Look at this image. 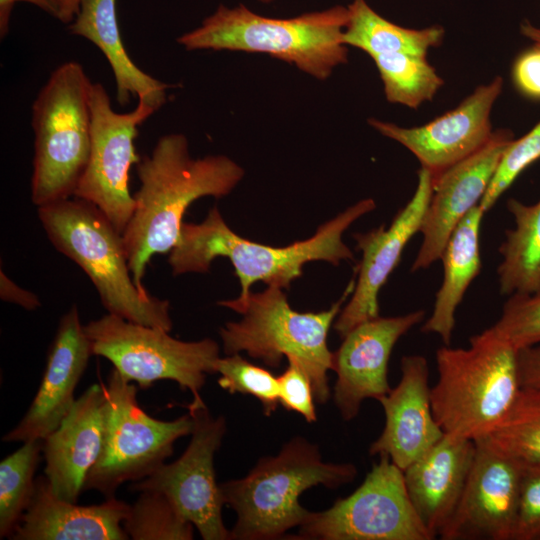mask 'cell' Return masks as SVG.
I'll return each instance as SVG.
<instances>
[{
    "label": "cell",
    "mask_w": 540,
    "mask_h": 540,
    "mask_svg": "<svg viewBox=\"0 0 540 540\" xmlns=\"http://www.w3.org/2000/svg\"><path fill=\"white\" fill-rule=\"evenodd\" d=\"M428 376L424 356H403L399 383L379 400L385 425L369 453L388 456L403 471L444 436L433 415Z\"/></svg>",
    "instance_id": "cell-20"
},
{
    "label": "cell",
    "mask_w": 540,
    "mask_h": 540,
    "mask_svg": "<svg viewBox=\"0 0 540 540\" xmlns=\"http://www.w3.org/2000/svg\"><path fill=\"white\" fill-rule=\"evenodd\" d=\"M356 279L348 283L342 296L327 310L301 313L293 310L283 289L268 286L243 299L219 301L242 318L227 322L219 329L223 351L232 355L245 351L271 368L279 367L283 357L293 359L311 381L315 401L330 398L327 373L332 368V354L327 337L342 306L354 291Z\"/></svg>",
    "instance_id": "cell-5"
},
{
    "label": "cell",
    "mask_w": 540,
    "mask_h": 540,
    "mask_svg": "<svg viewBox=\"0 0 540 540\" xmlns=\"http://www.w3.org/2000/svg\"><path fill=\"white\" fill-rule=\"evenodd\" d=\"M0 297L5 302L19 305L29 311L41 306L36 294L18 286L3 270L0 271Z\"/></svg>",
    "instance_id": "cell-39"
},
{
    "label": "cell",
    "mask_w": 540,
    "mask_h": 540,
    "mask_svg": "<svg viewBox=\"0 0 540 540\" xmlns=\"http://www.w3.org/2000/svg\"><path fill=\"white\" fill-rule=\"evenodd\" d=\"M375 208L373 199L360 200L320 225L313 236L278 247L236 234L218 208L213 207L201 223H183L180 238L169 252L168 263L172 274L177 276L206 273L214 259L228 258L240 282V299L246 298L251 285L258 281L288 289L303 275V266L308 262L326 261L338 265L342 260H353V252L343 242V234L358 218Z\"/></svg>",
    "instance_id": "cell-2"
},
{
    "label": "cell",
    "mask_w": 540,
    "mask_h": 540,
    "mask_svg": "<svg viewBox=\"0 0 540 540\" xmlns=\"http://www.w3.org/2000/svg\"><path fill=\"white\" fill-rule=\"evenodd\" d=\"M347 9L343 42L370 57L398 52L426 56L444 39L443 27L433 25L414 29L397 25L378 14L366 0H352Z\"/></svg>",
    "instance_id": "cell-26"
},
{
    "label": "cell",
    "mask_w": 540,
    "mask_h": 540,
    "mask_svg": "<svg viewBox=\"0 0 540 540\" xmlns=\"http://www.w3.org/2000/svg\"><path fill=\"white\" fill-rule=\"evenodd\" d=\"M92 88L83 66L66 61L33 102L31 200L37 208L74 195L89 158Z\"/></svg>",
    "instance_id": "cell-8"
},
{
    "label": "cell",
    "mask_w": 540,
    "mask_h": 540,
    "mask_svg": "<svg viewBox=\"0 0 540 540\" xmlns=\"http://www.w3.org/2000/svg\"><path fill=\"white\" fill-rule=\"evenodd\" d=\"M502 89L503 79L497 76L478 86L455 108L421 126L401 127L375 118L368 122L407 148L434 181L490 140L494 133L490 116Z\"/></svg>",
    "instance_id": "cell-14"
},
{
    "label": "cell",
    "mask_w": 540,
    "mask_h": 540,
    "mask_svg": "<svg viewBox=\"0 0 540 540\" xmlns=\"http://www.w3.org/2000/svg\"><path fill=\"white\" fill-rule=\"evenodd\" d=\"M37 213L49 241L88 276L109 314L172 330L169 301L136 286L122 234L96 206L73 196L38 207Z\"/></svg>",
    "instance_id": "cell-6"
},
{
    "label": "cell",
    "mask_w": 540,
    "mask_h": 540,
    "mask_svg": "<svg viewBox=\"0 0 540 540\" xmlns=\"http://www.w3.org/2000/svg\"><path fill=\"white\" fill-rule=\"evenodd\" d=\"M379 71L386 99L412 109L432 101L444 81L426 56L387 53L371 57Z\"/></svg>",
    "instance_id": "cell-29"
},
{
    "label": "cell",
    "mask_w": 540,
    "mask_h": 540,
    "mask_svg": "<svg viewBox=\"0 0 540 540\" xmlns=\"http://www.w3.org/2000/svg\"><path fill=\"white\" fill-rule=\"evenodd\" d=\"M485 211L476 205L459 222L443 252V281L431 316L421 331L433 333L450 345L455 328L456 310L466 290L481 270L480 227Z\"/></svg>",
    "instance_id": "cell-25"
},
{
    "label": "cell",
    "mask_w": 540,
    "mask_h": 540,
    "mask_svg": "<svg viewBox=\"0 0 540 540\" xmlns=\"http://www.w3.org/2000/svg\"><path fill=\"white\" fill-rule=\"evenodd\" d=\"M352 463L324 462L317 445L303 437L288 441L275 456L259 459L243 478L220 484L225 505L236 513L230 540H273L299 527L310 511L301 494L318 485L329 489L352 482Z\"/></svg>",
    "instance_id": "cell-3"
},
{
    "label": "cell",
    "mask_w": 540,
    "mask_h": 540,
    "mask_svg": "<svg viewBox=\"0 0 540 540\" xmlns=\"http://www.w3.org/2000/svg\"><path fill=\"white\" fill-rule=\"evenodd\" d=\"M538 1H539V4H540V0H538Z\"/></svg>",
    "instance_id": "cell-44"
},
{
    "label": "cell",
    "mask_w": 540,
    "mask_h": 540,
    "mask_svg": "<svg viewBox=\"0 0 540 540\" xmlns=\"http://www.w3.org/2000/svg\"><path fill=\"white\" fill-rule=\"evenodd\" d=\"M68 29L71 34L92 42L104 54L114 75L119 105H127L131 97H137L156 111L165 104L170 85L145 73L125 49L116 0H83Z\"/></svg>",
    "instance_id": "cell-24"
},
{
    "label": "cell",
    "mask_w": 540,
    "mask_h": 540,
    "mask_svg": "<svg viewBox=\"0 0 540 540\" xmlns=\"http://www.w3.org/2000/svg\"><path fill=\"white\" fill-rule=\"evenodd\" d=\"M130 505L116 497L78 505L55 495L45 475L36 479L32 501L12 540H127L123 528Z\"/></svg>",
    "instance_id": "cell-23"
},
{
    "label": "cell",
    "mask_w": 540,
    "mask_h": 540,
    "mask_svg": "<svg viewBox=\"0 0 540 540\" xmlns=\"http://www.w3.org/2000/svg\"><path fill=\"white\" fill-rule=\"evenodd\" d=\"M517 355L490 328L472 336L468 348L437 350L430 399L444 434L475 441L505 415L521 388Z\"/></svg>",
    "instance_id": "cell-7"
},
{
    "label": "cell",
    "mask_w": 540,
    "mask_h": 540,
    "mask_svg": "<svg viewBox=\"0 0 540 540\" xmlns=\"http://www.w3.org/2000/svg\"><path fill=\"white\" fill-rule=\"evenodd\" d=\"M432 191V178L421 168L412 198L398 211L388 228L381 225L366 233L354 234L362 259L357 266L354 291L333 324L341 338L360 323L379 316V291L399 264L405 246L420 232Z\"/></svg>",
    "instance_id": "cell-18"
},
{
    "label": "cell",
    "mask_w": 540,
    "mask_h": 540,
    "mask_svg": "<svg viewBox=\"0 0 540 540\" xmlns=\"http://www.w3.org/2000/svg\"><path fill=\"white\" fill-rule=\"evenodd\" d=\"M513 139L511 130L494 131L483 147L432 181V195L420 227L422 243L411 271L426 269L441 258L456 226L480 203Z\"/></svg>",
    "instance_id": "cell-16"
},
{
    "label": "cell",
    "mask_w": 540,
    "mask_h": 540,
    "mask_svg": "<svg viewBox=\"0 0 540 540\" xmlns=\"http://www.w3.org/2000/svg\"><path fill=\"white\" fill-rule=\"evenodd\" d=\"M507 208L515 227L505 232L499 247L502 260L497 268L500 293L540 291V200L532 205L511 198Z\"/></svg>",
    "instance_id": "cell-27"
},
{
    "label": "cell",
    "mask_w": 540,
    "mask_h": 540,
    "mask_svg": "<svg viewBox=\"0 0 540 540\" xmlns=\"http://www.w3.org/2000/svg\"><path fill=\"white\" fill-rule=\"evenodd\" d=\"M215 373L218 385L230 394L241 393L255 397L266 416H271L280 404L278 377L269 370L250 363L239 353L219 357Z\"/></svg>",
    "instance_id": "cell-32"
},
{
    "label": "cell",
    "mask_w": 540,
    "mask_h": 540,
    "mask_svg": "<svg viewBox=\"0 0 540 540\" xmlns=\"http://www.w3.org/2000/svg\"><path fill=\"white\" fill-rule=\"evenodd\" d=\"M512 79L522 95L540 100V44L533 43L515 59Z\"/></svg>",
    "instance_id": "cell-37"
},
{
    "label": "cell",
    "mask_w": 540,
    "mask_h": 540,
    "mask_svg": "<svg viewBox=\"0 0 540 540\" xmlns=\"http://www.w3.org/2000/svg\"><path fill=\"white\" fill-rule=\"evenodd\" d=\"M123 528L133 540H191L195 527L163 493L140 491Z\"/></svg>",
    "instance_id": "cell-31"
},
{
    "label": "cell",
    "mask_w": 540,
    "mask_h": 540,
    "mask_svg": "<svg viewBox=\"0 0 540 540\" xmlns=\"http://www.w3.org/2000/svg\"><path fill=\"white\" fill-rule=\"evenodd\" d=\"M521 387L540 388V344L518 350Z\"/></svg>",
    "instance_id": "cell-38"
},
{
    "label": "cell",
    "mask_w": 540,
    "mask_h": 540,
    "mask_svg": "<svg viewBox=\"0 0 540 540\" xmlns=\"http://www.w3.org/2000/svg\"><path fill=\"white\" fill-rule=\"evenodd\" d=\"M490 329L516 350L540 344V291L510 295Z\"/></svg>",
    "instance_id": "cell-33"
},
{
    "label": "cell",
    "mask_w": 540,
    "mask_h": 540,
    "mask_svg": "<svg viewBox=\"0 0 540 540\" xmlns=\"http://www.w3.org/2000/svg\"><path fill=\"white\" fill-rule=\"evenodd\" d=\"M301 540H432L409 498L404 472L380 455L361 485L298 527ZM292 538V539H293Z\"/></svg>",
    "instance_id": "cell-11"
},
{
    "label": "cell",
    "mask_w": 540,
    "mask_h": 540,
    "mask_svg": "<svg viewBox=\"0 0 540 540\" xmlns=\"http://www.w3.org/2000/svg\"><path fill=\"white\" fill-rule=\"evenodd\" d=\"M475 442L521 463H540V388L521 387L505 415Z\"/></svg>",
    "instance_id": "cell-28"
},
{
    "label": "cell",
    "mask_w": 540,
    "mask_h": 540,
    "mask_svg": "<svg viewBox=\"0 0 540 540\" xmlns=\"http://www.w3.org/2000/svg\"><path fill=\"white\" fill-rule=\"evenodd\" d=\"M258 1H260L262 3H265V4H270V3L274 2L275 0H258Z\"/></svg>",
    "instance_id": "cell-43"
},
{
    "label": "cell",
    "mask_w": 540,
    "mask_h": 540,
    "mask_svg": "<svg viewBox=\"0 0 540 540\" xmlns=\"http://www.w3.org/2000/svg\"><path fill=\"white\" fill-rule=\"evenodd\" d=\"M476 443L474 462L442 540H513L522 463Z\"/></svg>",
    "instance_id": "cell-15"
},
{
    "label": "cell",
    "mask_w": 540,
    "mask_h": 540,
    "mask_svg": "<svg viewBox=\"0 0 540 540\" xmlns=\"http://www.w3.org/2000/svg\"><path fill=\"white\" fill-rule=\"evenodd\" d=\"M540 159V121L505 150L496 173L479 205L487 212L517 177Z\"/></svg>",
    "instance_id": "cell-34"
},
{
    "label": "cell",
    "mask_w": 540,
    "mask_h": 540,
    "mask_svg": "<svg viewBox=\"0 0 540 540\" xmlns=\"http://www.w3.org/2000/svg\"><path fill=\"white\" fill-rule=\"evenodd\" d=\"M347 7L336 5L292 18L258 15L240 4L218 8L201 25L177 38L188 51L230 50L265 53L325 80L347 62L343 33Z\"/></svg>",
    "instance_id": "cell-4"
},
{
    "label": "cell",
    "mask_w": 540,
    "mask_h": 540,
    "mask_svg": "<svg viewBox=\"0 0 540 540\" xmlns=\"http://www.w3.org/2000/svg\"><path fill=\"white\" fill-rule=\"evenodd\" d=\"M41 455L42 440H31L0 462L1 539L11 538L32 501Z\"/></svg>",
    "instance_id": "cell-30"
},
{
    "label": "cell",
    "mask_w": 540,
    "mask_h": 540,
    "mask_svg": "<svg viewBox=\"0 0 540 540\" xmlns=\"http://www.w3.org/2000/svg\"><path fill=\"white\" fill-rule=\"evenodd\" d=\"M140 186L135 209L122 233L129 268L136 286L153 256L169 253L177 244L189 206L205 196L228 195L244 176L243 168L224 155L193 158L181 133L158 139L150 155L136 164Z\"/></svg>",
    "instance_id": "cell-1"
},
{
    "label": "cell",
    "mask_w": 540,
    "mask_h": 540,
    "mask_svg": "<svg viewBox=\"0 0 540 540\" xmlns=\"http://www.w3.org/2000/svg\"><path fill=\"white\" fill-rule=\"evenodd\" d=\"M105 402L104 384L90 385L42 440L44 475L60 499L77 503L84 491L86 476L102 449Z\"/></svg>",
    "instance_id": "cell-21"
},
{
    "label": "cell",
    "mask_w": 540,
    "mask_h": 540,
    "mask_svg": "<svg viewBox=\"0 0 540 540\" xmlns=\"http://www.w3.org/2000/svg\"><path fill=\"white\" fill-rule=\"evenodd\" d=\"M17 2L30 3L53 16L51 0H0V37L5 38L9 31L13 8Z\"/></svg>",
    "instance_id": "cell-40"
},
{
    "label": "cell",
    "mask_w": 540,
    "mask_h": 540,
    "mask_svg": "<svg viewBox=\"0 0 540 540\" xmlns=\"http://www.w3.org/2000/svg\"><path fill=\"white\" fill-rule=\"evenodd\" d=\"M188 412L194 418V427L184 453L171 463H163L129 489L163 493L202 539L230 540V530L222 517L225 503L214 469L215 453L226 433V420L222 415L213 417L207 406Z\"/></svg>",
    "instance_id": "cell-13"
},
{
    "label": "cell",
    "mask_w": 540,
    "mask_h": 540,
    "mask_svg": "<svg viewBox=\"0 0 540 540\" xmlns=\"http://www.w3.org/2000/svg\"><path fill=\"white\" fill-rule=\"evenodd\" d=\"M425 311L401 316L375 317L351 329L332 354L337 379L334 403L345 421L358 416L366 399L380 400L389 391L388 362L396 342L424 320Z\"/></svg>",
    "instance_id": "cell-17"
},
{
    "label": "cell",
    "mask_w": 540,
    "mask_h": 540,
    "mask_svg": "<svg viewBox=\"0 0 540 540\" xmlns=\"http://www.w3.org/2000/svg\"><path fill=\"white\" fill-rule=\"evenodd\" d=\"M83 0H51L53 17L64 24H70L78 13Z\"/></svg>",
    "instance_id": "cell-41"
},
{
    "label": "cell",
    "mask_w": 540,
    "mask_h": 540,
    "mask_svg": "<svg viewBox=\"0 0 540 540\" xmlns=\"http://www.w3.org/2000/svg\"><path fill=\"white\" fill-rule=\"evenodd\" d=\"M155 112L138 101L134 110L118 113L105 87L93 83L89 158L73 196L96 206L121 234L135 209L129 172L141 159L134 144L138 127Z\"/></svg>",
    "instance_id": "cell-12"
},
{
    "label": "cell",
    "mask_w": 540,
    "mask_h": 540,
    "mask_svg": "<svg viewBox=\"0 0 540 540\" xmlns=\"http://www.w3.org/2000/svg\"><path fill=\"white\" fill-rule=\"evenodd\" d=\"M476 449L474 440L444 434L403 471L412 505L433 539L439 537L459 504Z\"/></svg>",
    "instance_id": "cell-22"
},
{
    "label": "cell",
    "mask_w": 540,
    "mask_h": 540,
    "mask_svg": "<svg viewBox=\"0 0 540 540\" xmlns=\"http://www.w3.org/2000/svg\"><path fill=\"white\" fill-rule=\"evenodd\" d=\"M92 354L109 360L127 382L148 389L159 380H172L192 394L188 411L205 407L200 392L208 374L215 373L219 345L205 338L182 341L169 331L106 314L84 325Z\"/></svg>",
    "instance_id": "cell-9"
},
{
    "label": "cell",
    "mask_w": 540,
    "mask_h": 540,
    "mask_svg": "<svg viewBox=\"0 0 540 540\" xmlns=\"http://www.w3.org/2000/svg\"><path fill=\"white\" fill-rule=\"evenodd\" d=\"M92 355L78 307L73 305L60 318L32 403L2 440L21 443L43 440L53 432L72 408L75 389Z\"/></svg>",
    "instance_id": "cell-19"
},
{
    "label": "cell",
    "mask_w": 540,
    "mask_h": 540,
    "mask_svg": "<svg viewBox=\"0 0 540 540\" xmlns=\"http://www.w3.org/2000/svg\"><path fill=\"white\" fill-rule=\"evenodd\" d=\"M513 540H540V463H522L519 510Z\"/></svg>",
    "instance_id": "cell-35"
},
{
    "label": "cell",
    "mask_w": 540,
    "mask_h": 540,
    "mask_svg": "<svg viewBox=\"0 0 540 540\" xmlns=\"http://www.w3.org/2000/svg\"><path fill=\"white\" fill-rule=\"evenodd\" d=\"M278 383L280 404L303 416L308 423L315 422L317 414L313 387L296 360H288V366L278 377Z\"/></svg>",
    "instance_id": "cell-36"
},
{
    "label": "cell",
    "mask_w": 540,
    "mask_h": 540,
    "mask_svg": "<svg viewBox=\"0 0 540 540\" xmlns=\"http://www.w3.org/2000/svg\"><path fill=\"white\" fill-rule=\"evenodd\" d=\"M520 32L532 43L540 44V27L533 25L528 20H524L520 24Z\"/></svg>",
    "instance_id": "cell-42"
},
{
    "label": "cell",
    "mask_w": 540,
    "mask_h": 540,
    "mask_svg": "<svg viewBox=\"0 0 540 540\" xmlns=\"http://www.w3.org/2000/svg\"><path fill=\"white\" fill-rule=\"evenodd\" d=\"M104 389L103 444L84 490H95L107 499L115 497L123 483L140 481L165 463L175 442L191 435L194 418L189 412L171 421L148 415L137 401L135 383L125 381L114 368Z\"/></svg>",
    "instance_id": "cell-10"
}]
</instances>
